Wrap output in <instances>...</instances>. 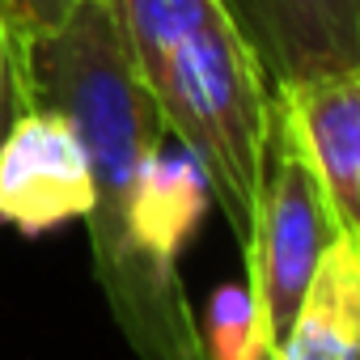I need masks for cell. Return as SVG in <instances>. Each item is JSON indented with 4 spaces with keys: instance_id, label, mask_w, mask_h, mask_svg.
<instances>
[{
    "instance_id": "2",
    "label": "cell",
    "mask_w": 360,
    "mask_h": 360,
    "mask_svg": "<svg viewBox=\"0 0 360 360\" xmlns=\"http://www.w3.org/2000/svg\"><path fill=\"white\" fill-rule=\"evenodd\" d=\"M148 94L165 131L200 161L208 191L246 250L271 136V77L229 0H217L212 13L174 43L153 72Z\"/></svg>"
},
{
    "instance_id": "12",
    "label": "cell",
    "mask_w": 360,
    "mask_h": 360,
    "mask_svg": "<svg viewBox=\"0 0 360 360\" xmlns=\"http://www.w3.org/2000/svg\"><path fill=\"white\" fill-rule=\"evenodd\" d=\"M9 106H13V51H9L5 13H0V127L9 119Z\"/></svg>"
},
{
    "instance_id": "8",
    "label": "cell",
    "mask_w": 360,
    "mask_h": 360,
    "mask_svg": "<svg viewBox=\"0 0 360 360\" xmlns=\"http://www.w3.org/2000/svg\"><path fill=\"white\" fill-rule=\"evenodd\" d=\"M276 360H356L360 352V233H335L322 250Z\"/></svg>"
},
{
    "instance_id": "4",
    "label": "cell",
    "mask_w": 360,
    "mask_h": 360,
    "mask_svg": "<svg viewBox=\"0 0 360 360\" xmlns=\"http://www.w3.org/2000/svg\"><path fill=\"white\" fill-rule=\"evenodd\" d=\"M89 208L94 174L77 127L43 102H18L0 127V225L39 238Z\"/></svg>"
},
{
    "instance_id": "1",
    "label": "cell",
    "mask_w": 360,
    "mask_h": 360,
    "mask_svg": "<svg viewBox=\"0 0 360 360\" xmlns=\"http://www.w3.org/2000/svg\"><path fill=\"white\" fill-rule=\"evenodd\" d=\"M18 102L60 110L81 136L94 174V208L85 217L94 276L131 352L140 360H204L200 322L178 271L136 259L123 238L131 183L169 131L123 51L106 0H81L56 30L13 56V106Z\"/></svg>"
},
{
    "instance_id": "5",
    "label": "cell",
    "mask_w": 360,
    "mask_h": 360,
    "mask_svg": "<svg viewBox=\"0 0 360 360\" xmlns=\"http://www.w3.org/2000/svg\"><path fill=\"white\" fill-rule=\"evenodd\" d=\"M271 106L322 183L343 233H360V68L271 85Z\"/></svg>"
},
{
    "instance_id": "10",
    "label": "cell",
    "mask_w": 360,
    "mask_h": 360,
    "mask_svg": "<svg viewBox=\"0 0 360 360\" xmlns=\"http://www.w3.org/2000/svg\"><path fill=\"white\" fill-rule=\"evenodd\" d=\"M267 330L259 318V301L250 284H221L208 297V314L200 326L204 360H255L267 347Z\"/></svg>"
},
{
    "instance_id": "9",
    "label": "cell",
    "mask_w": 360,
    "mask_h": 360,
    "mask_svg": "<svg viewBox=\"0 0 360 360\" xmlns=\"http://www.w3.org/2000/svg\"><path fill=\"white\" fill-rule=\"evenodd\" d=\"M217 0H106L110 22L123 39V51L131 56L140 81L148 85L161 60L174 51L178 39H187Z\"/></svg>"
},
{
    "instance_id": "7",
    "label": "cell",
    "mask_w": 360,
    "mask_h": 360,
    "mask_svg": "<svg viewBox=\"0 0 360 360\" xmlns=\"http://www.w3.org/2000/svg\"><path fill=\"white\" fill-rule=\"evenodd\" d=\"M208 200L212 191L200 161L187 148L183 153L157 148L140 165L127 195V212H123V238L131 255L161 271H178V255L195 238L208 212Z\"/></svg>"
},
{
    "instance_id": "3",
    "label": "cell",
    "mask_w": 360,
    "mask_h": 360,
    "mask_svg": "<svg viewBox=\"0 0 360 360\" xmlns=\"http://www.w3.org/2000/svg\"><path fill=\"white\" fill-rule=\"evenodd\" d=\"M335 233H343V229L330 212V200L271 106L259 217H255V233L242 250L246 267H250L246 284L255 288L259 318H263V330L271 343L284 335V326H288V318H292V309Z\"/></svg>"
},
{
    "instance_id": "11",
    "label": "cell",
    "mask_w": 360,
    "mask_h": 360,
    "mask_svg": "<svg viewBox=\"0 0 360 360\" xmlns=\"http://www.w3.org/2000/svg\"><path fill=\"white\" fill-rule=\"evenodd\" d=\"M81 0H0V13H5V30H9V51L18 56L30 39L56 30Z\"/></svg>"
},
{
    "instance_id": "6",
    "label": "cell",
    "mask_w": 360,
    "mask_h": 360,
    "mask_svg": "<svg viewBox=\"0 0 360 360\" xmlns=\"http://www.w3.org/2000/svg\"><path fill=\"white\" fill-rule=\"evenodd\" d=\"M271 85L360 68V0H229Z\"/></svg>"
},
{
    "instance_id": "13",
    "label": "cell",
    "mask_w": 360,
    "mask_h": 360,
    "mask_svg": "<svg viewBox=\"0 0 360 360\" xmlns=\"http://www.w3.org/2000/svg\"><path fill=\"white\" fill-rule=\"evenodd\" d=\"M255 360H276V347H271V343H267V347H263V352H259V356H255Z\"/></svg>"
}]
</instances>
